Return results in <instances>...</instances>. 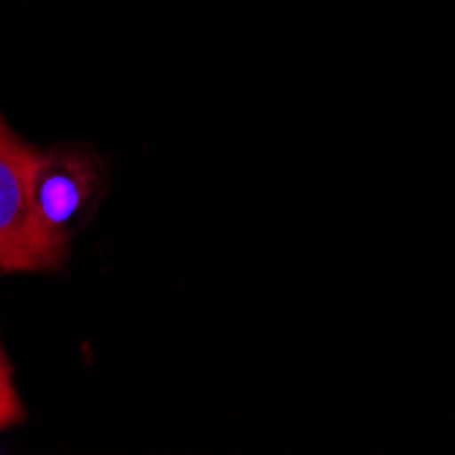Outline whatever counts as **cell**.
Here are the masks:
<instances>
[{"mask_svg":"<svg viewBox=\"0 0 455 455\" xmlns=\"http://www.w3.org/2000/svg\"><path fill=\"white\" fill-rule=\"evenodd\" d=\"M41 158L0 117V273H44L66 262L68 232L38 202Z\"/></svg>","mask_w":455,"mask_h":455,"instance_id":"cell-1","label":"cell"},{"mask_svg":"<svg viewBox=\"0 0 455 455\" xmlns=\"http://www.w3.org/2000/svg\"><path fill=\"white\" fill-rule=\"evenodd\" d=\"M68 156H44L38 170V202L47 219L66 232V219L85 196V167H66Z\"/></svg>","mask_w":455,"mask_h":455,"instance_id":"cell-2","label":"cell"},{"mask_svg":"<svg viewBox=\"0 0 455 455\" xmlns=\"http://www.w3.org/2000/svg\"><path fill=\"white\" fill-rule=\"evenodd\" d=\"M22 420H25V406L14 387L12 363L4 352V344H0V431H6Z\"/></svg>","mask_w":455,"mask_h":455,"instance_id":"cell-3","label":"cell"}]
</instances>
